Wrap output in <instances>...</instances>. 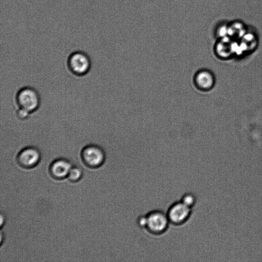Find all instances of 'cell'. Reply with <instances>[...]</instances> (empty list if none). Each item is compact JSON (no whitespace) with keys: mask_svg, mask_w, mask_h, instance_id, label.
Returning <instances> with one entry per match:
<instances>
[{"mask_svg":"<svg viewBox=\"0 0 262 262\" xmlns=\"http://www.w3.org/2000/svg\"><path fill=\"white\" fill-rule=\"evenodd\" d=\"M16 101L19 108L32 113L40 105V99L37 91L34 88L26 86L20 89L16 94Z\"/></svg>","mask_w":262,"mask_h":262,"instance_id":"6da1fadb","label":"cell"},{"mask_svg":"<svg viewBox=\"0 0 262 262\" xmlns=\"http://www.w3.org/2000/svg\"><path fill=\"white\" fill-rule=\"evenodd\" d=\"M146 215L147 223L145 229L152 234L160 235L164 233L170 224L166 213L162 211L155 210Z\"/></svg>","mask_w":262,"mask_h":262,"instance_id":"7a4b0ae2","label":"cell"},{"mask_svg":"<svg viewBox=\"0 0 262 262\" xmlns=\"http://www.w3.org/2000/svg\"><path fill=\"white\" fill-rule=\"evenodd\" d=\"M68 66L70 71L77 76H83L90 70L91 62L89 56L82 51H75L69 56Z\"/></svg>","mask_w":262,"mask_h":262,"instance_id":"3957f363","label":"cell"},{"mask_svg":"<svg viewBox=\"0 0 262 262\" xmlns=\"http://www.w3.org/2000/svg\"><path fill=\"white\" fill-rule=\"evenodd\" d=\"M192 208L183 203L181 201L173 203L166 212L170 224L181 225L189 218Z\"/></svg>","mask_w":262,"mask_h":262,"instance_id":"277c9868","label":"cell"},{"mask_svg":"<svg viewBox=\"0 0 262 262\" xmlns=\"http://www.w3.org/2000/svg\"><path fill=\"white\" fill-rule=\"evenodd\" d=\"M81 157L83 162L87 165L91 167H97L104 162L105 153L100 147L90 144L83 148Z\"/></svg>","mask_w":262,"mask_h":262,"instance_id":"5b68a950","label":"cell"},{"mask_svg":"<svg viewBox=\"0 0 262 262\" xmlns=\"http://www.w3.org/2000/svg\"><path fill=\"white\" fill-rule=\"evenodd\" d=\"M194 83L196 88L202 91H209L215 84V77L209 70L203 69L199 70L194 75Z\"/></svg>","mask_w":262,"mask_h":262,"instance_id":"8992f818","label":"cell"},{"mask_svg":"<svg viewBox=\"0 0 262 262\" xmlns=\"http://www.w3.org/2000/svg\"><path fill=\"white\" fill-rule=\"evenodd\" d=\"M40 158V154L38 149L34 147H28L19 152L17 160L21 166L31 168L38 163Z\"/></svg>","mask_w":262,"mask_h":262,"instance_id":"52a82bcc","label":"cell"},{"mask_svg":"<svg viewBox=\"0 0 262 262\" xmlns=\"http://www.w3.org/2000/svg\"><path fill=\"white\" fill-rule=\"evenodd\" d=\"M236 52V45L232 42L228 36L220 38L214 46V53L221 59H228Z\"/></svg>","mask_w":262,"mask_h":262,"instance_id":"ba28073f","label":"cell"},{"mask_svg":"<svg viewBox=\"0 0 262 262\" xmlns=\"http://www.w3.org/2000/svg\"><path fill=\"white\" fill-rule=\"evenodd\" d=\"M70 163L64 159H58L51 165L50 170L54 178L62 179L68 176L72 168Z\"/></svg>","mask_w":262,"mask_h":262,"instance_id":"9c48e42d","label":"cell"},{"mask_svg":"<svg viewBox=\"0 0 262 262\" xmlns=\"http://www.w3.org/2000/svg\"><path fill=\"white\" fill-rule=\"evenodd\" d=\"M244 33L245 29L241 23H235L228 27V35L229 36L238 38L243 36Z\"/></svg>","mask_w":262,"mask_h":262,"instance_id":"30bf717a","label":"cell"},{"mask_svg":"<svg viewBox=\"0 0 262 262\" xmlns=\"http://www.w3.org/2000/svg\"><path fill=\"white\" fill-rule=\"evenodd\" d=\"M180 201L185 205L192 208L196 203V198L193 193L187 192L183 194Z\"/></svg>","mask_w":262,"mask_h":262,"instance_id":"8fae6325","label":"cell"},{"mask_svg":"<svg viewBox=\"0 0 262 262\" xmlns=\"http://www.w3.org/2000/svg\"><path fill=\"white\" fill-rule=\"evenodd\" d=\"M82 176V171L78 167H72L68 176L69 179L72 181L79 180Z\"/></svg>","mask_w":262,"mask_h":262,"instance_id":"7c38bea8","label":"cell"},{"mask_svg":"<svg viewBox=\"0 0 262 262\" xmlns=\"http://www.w3.org/2000/svg\"><path fill=\"white\" fill-rule=\"evenodd\" d=\"M31 114L28 111L19 107L16 112L17 116L21 120H25L28 118Z\"/></svg>","mask_w":262,"mask_h":262,"instance_id":"4fadbf2b","label":"cell"},{"mask_svg":"<svg viewBox=\"0 0 262 262\" xmlns=\"http://www.w3.org/2000/svg\"><path fill=\"white\" fill-rule=\"evenodd\" d=\"M138 225L142 228L145 229L147 223L146 215H141L138 217L137 219Z\"/></svg>","mask_w":262,"mask_h":262,"instance_id":"5bb4252c","label":"cell"}]
</instances>
